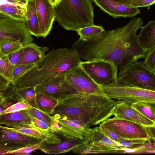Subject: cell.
Masks as SVG:
<instances>
[{
    "instance_id": "1",
    "label": "cell",
    "mask_w": 155,
    "mask_h": 155,
    "mask_svg": "<svg viewBox=\"0 0 155 155\" xmlns=\"http://www.w3.org/2000/svg\"><path fill=\"white\" fill-rule=\"evenodd\" d=\"M141 17H134L124 26L103 31L95 39L89 41L78 39L72 48L84 60L104 59L114 62L118 70L139 59L147 53L139 45L137 31L143 27Z\"/></svg>"
},
{
    "instance_id": "2",
    "label": "cell",
    "mask_w": 155,
    "mask_h": 155,
    "mask_svg": "<svg viewBox=\"0 0 155 155\" xmlns=\"http://www.w3.org/2000/svg\"><path fill=\"white\" fill-rule=\"evenodd\" d=\"M122 101L110 98L103 92L71 94L58 101L51 115L80 119L90 126L99 125L114 116L117 105Z\"/></svg>"
},
{
    "instance_id": "3",
    "label": "cell",
    "mask_w": 155,
    "mask_h": 155,
    "mask_svg": "<svg viewBox=\"0 0 155 155\" xmlns=\"http://www.w3.org/2000/svg\"><path fill=\"white\" fill-rule=\"evenodd\" d=\"M81 61L78 53L72 48L52 49L12 84L19 89L35 87L49 78L65 74Z\"/></svg>"
},
{
    "instance_id": "4",
    "label": "cell",
    "mask_w": 155,
    "mask_h": 155,
    "mask_svg": "<svg viewBox=\"0 0 155 155\" xmlns=\"http://www.w3.org/2000/svg\"><path fill=\"white\" fill-rule=\"evenodd\" d=\"M92 0H61L54 7L55 20L65 29L77 32L94 25Z\"/></svg>"
},
{
    "instance_id": "5",
    "label": "cell",
    "mask_w": 155,
    "mask_h": 155,
    "mask_svg": "<svg viewBox=\"0 0 155 155\" xmlns=\"http://www.w3.org/2000/svg\"><path fill=\"white\" fill-rule=\"evenodd\" d=\"M117 83L155 91V72L137 61L119 70Z\"/></svg>"
},
{
    "instance_id": "6",
    "label": "cell",
    "mask_w": 155,
    "mask_h": 155,
    "mask_svg": "<svg viewBox=\"0 0 155 155\" xmlns=\"http://www.w3.org/2000/svg\"><path fill=\"white\" fill-rule=\"evenodd\" d=\"M124 147L104 134L97 126L92 129L86 140L72 152L78 154H123Z\"/></svg>"
},
{
    "instance_id": "7",
    "label": "cell",
    "mask_w": 155,
    "mask_h": 155,
    "mask_svg": "<svg viewBox=\"0 0 155 155\" xmlns=\"http://www.w3.org/2000/svg\"><path fill=\"white\" fill-rule=\"evenodd\" d=\"M105 94L110 98L124 101L131 104H147L155 109V91L130 86L118 83L101 86Z\"/></svg>"
},
{
    "instance_id": "8",
    "label": "cell",
    "mask_w": 155,
    "mask_h": 155,
    "mask_svg": "<svg viewBox=\"0 0 155 155\" xmlns=\"http://www.w3.org/2000/svg\"><path fill=\"white\" fill-rule=\"evenodd\" d=\"M83 69L97 84L101 86L117 83L119 70L113 62L104 59L81 61Z\"/></svg>"
},
{
    "instance_id": "9",
    "label": "cell",
    "mask_w": 155,
    "mask_h": 155,
    "mask_svg": "<svg viewBox=\"0 0 155 155\" xmlns=\"http://www.w3.org/2000/svg\"><path fill=\"white\" fill-rule=\"evenodd\" d=\"M0 43L18 42L23 46L34 40L25 22L15 20L0 13Z\"/></svg>"
},
{
    "instance_id": "10",
    "label": "cell",
    "mask_w": 155,
    "mask_h": 155,
    "mask_svg": "<svg viewBox=\"0 0 155 155\" xmlns=\"http://www.w3.org/2000/svg\"><path fill=\"white\" fill-rule=\"evenodd\" d=\"M100 124L126 139H143L148 142L151 140L146 127L133 121L114 116Z\"/></svg>"
},
{
    "instance_id": "11",
    "label": "cell",
    "mask_w": 155,
    "mask_h": 155,
    "mask_svg": "<svg viewBox=\"0 0 155 155\" xmlns=\"http://www.w3.org/2000/svg\"><path fill=\"white\" fill-rule=\"evenodd\" d=\"M44 139L24 134L0 125V154L6 155L11 151L33 145Z\"/></svg>"
},
{
    "instance_id": "12",
    "label": "cell",
    "mask_w": 155,
    "mask_h": 155,
    "mask_svg": "<svg viewBox=\"0 0 155 155\" xmlns=\"http://www.w3.org/2000/svg\"><path fill=\"white\" fill-rule=\"evenodd\" d=\"M52 117L53 122L50 127L51 131L65 139L84 141L92 129L89 125L82 126L62 117Z\"/></svg>"
},
{
    "instance_id": "13",
    "label": "cell",
    "mask_w": 155,
    "mask_h": 155,
    "mask_svg": "<svg viewBox=\"0 0 155 155\" xmlns=\"http://www.w3.org/2000/svg\"><path fill=\"white\" fill-rule=\"evenodd\" d=\"M66 83L78 93L103 92L101 86L95 82L80 64L64 74Z\"/></svg>"
},
{
    "instance_id": "14",
    "label": "cell",
    "mask_w": 155,
    "mask_h": 155,
    "mask_svg": "<svg viewBox=\"0 0 155 155\" xmlns=\"http://www.w3.org/2000/svg\"><path fill=\"white\" fill-rule=\"evenodd\" d=\"M64 75L49 78L35 87L36 94L42 93L58 101L68 94L78 93L66 83Z\"/></svg>"
},
{
    "instance_id": "15",
    "label": "cell",
    "mask_w": 155,
    "mask_h": 155,
    "mask_svg": "<svg viewBox=\"0 0 155 155\" xmlns=\"http://www.w3.org/2000/svg\"><path fill=\"white\" fill-rule=\"evenodd\" d=\"M38 21L40 37H46L55 20L54 7L49 0H34Z\"/></svg>"
},
{
    "instance_id": "16",
    "label": "cell",
    "mask_w": 155,
    "mask_h": 155,
    "mask_svg": "<svg viewBox=\"0 0 155 155\" xmlns=\"http://www.w3.org/2000/svg\"><path fill=\"white\" fill-rule=\"evenodd\" d=\"M102 10L114 18L132 17L140 12L138 8L128 6L114 0H92Z\"/></svg>"
},
{
    "instance_id": "17",
    "label": "cell",
    "mask_w": 155,
    "mask_h": 155,
    "mask_svg": "<svg viewBox=\"0 0 155 155\" xmlns=\"http://www.w3.org/2000/svg\"><path fill=\"white\" fill-rule=\"evenodd\" d=\"M114 116L133 121L145 127L155 125V123L143 115L131 105L122 100L116 107Z\"/></svg>"
},
{
    "instance_id": "18",
    "label": "cell",
    "mask_w": 155,
    "mask_h": 155,
    "mask_svg": "<svg viewBox=\"0 0 155 155\" xmlns=\"http://www.w3.org/2000/svg\"><path fill=\"white\" fill-rule=\"evenodd\" d=\"M23 52L17 65L36 63L45 56L49 49L47 47H40L32 42L23 46Z\"/></svg>"
},
{
    "instance_id": "19",
    "label": "cell",
    "mask_w": 155,
    "mask_h": 155,
    "mask_svg": "<svg viewBox=\"0 0 155 155\" xmlns=\"http://www.w3.org/2000/svg\"><path fill=\"white\" fill-rule=\"evenodd\" d=\"M137 37L140 46L147 54L155 46V20L150 21L141 28Z\"/></svg>"
},
{
    "instance_id": "20",
    "label": "cell",
    "mask_w": 155,
    "mask_h": 155,
    "mask_svg": "<svg viewBox=\"0 0 155 155\" xmlns=\"http://www.w3.org/2000/svg\"><path fill=\"white\" fill-rule=\"evenodd\" d=\"M7 2L0 4V13L17 21L25 22L28 3L21 4Z\"/></svg>"
},
{
    "instance_id": "21",
    "label": "cell",
    "mask_w": 155,
    "mask_h": 155,
    "mask_svg": "<svg viewBox=\"0 0 155 155\" xmlns=\"http://www.w3.org/2000/svg\"><path fill=\"white\" fill-rule=\"evenodd\" d=\"M82 141L65 139L61 142L52 144H47L45 142L39 149L43 153L49 154H59L72 151Z\"/></svg>"
},
{
    "instance_id": "22",
    "label": "cell",
    "mask_w": 155,
    "mask_h": 155,
    "mask_svg": "<svg viewBox=\"0 0 155 155\" xmlns=\"http://www.w3.org/2000/svg\"><path fill=\"white\" fill-rule=\"evenodd\" d=\"M0 124H21L34 126L32 117L26 110L0 115Z\"/></svg>"
},
{
    "instance_id": "23",
    "label": "cell",
    "mask_w": 155,
    "mask_h": 155,
    "mask_svg": "<svg viewBox=\"0 0 155 155\" xmlns=\"http://www.w3.org/2000/svg\"><path fill=\"white\" fill-rule=\"evenodd\" d=\"M27 21L25 23L30 34L37 37H40L38 21L34 0H29L27 5Z\"/></svg>"
},
{
    "instance_id": "24",
    "label": "cell",
    "mask_w": 155,
    "mask_h": 155,
    "mask_svg": "<svg viewBox=\"0 0 155 155\" xmlns=\"http://www.w3.org/2000/svg\"><path fill=\"white\" fill-rule=\"evenodd\" d=\"M36 101L38 109L51 115L57 106L58 101L44 94L38 93Z\"/></svg>"
},
{
    "instance_id": "25",
    "label": "cell",
    "mask_w": 155,
    "mask_h": 155,
    "mask_svg": "<svg viewBox=\"0 0 155 155\" xmlns=\"http://www.w3.org/2000/svg\"><path fill=\"white\" fill-rule=\"evenodd\" d=\"M105 30L103 27L94 25L82 28L77 32L79 39L84 41L93 40L99 36Z\"/></svg>"
},
{
    "instance_id": "26",
    "label": "cell",
    "mask_w": 155,
    "mask_h": 155,
    "mask_svg": "<svg viewBox=\"0 0 155 155\" xmlns=\"http://www.w3.org/2000/svg\"><path fill=\"white\" fill-rule=\"evenodd\" d=\"M0 125L5 128L24 134L42 139L45 138V136L33 126L21 124Z\"/></svg>"
},
{
    "instance_id": "27",
    "label": "cell",
    "mask_w": 155,
    "mask_h": 155,
    "mask_svg": "<svg viewBox=\"0 0 155 155\" xmlns=\"http://www.w3.org/2000/svg\"><path fill=\"white\" fill-rule=\"evenodd\" d=\"M8 56L0 54V75L11 82L14 68Z\"/></svg>"
},
{
    "instance_id": "28",
    "label": "cell",
    "mask_w": 155,
    "mask_h": 155,
    "mask_svg": "<svg viewBox=\"0 0 155 155\" xmlns=\"http://www.w3.org/2000/svg\"><path fill=\"white\" fill-rule=\"evenodd\" d=\"M17 88L24 102L31 107L38 109L36 101V92L35 87L22 89Z\"/></svg>"
},
{
    "instance_id": "29",
    "label": "cell",
    "mask_w": 155,
    "mask_h": 155,
    "mask_svg": "<svg viewBox=\"0 0 155 155\" xmlns=\"http://www.w3.org/2000/svg\"><path fill=\"white\" fill-rule=\"evenodd\" d=\"M130 104L143 115L155 123V109L153 107L143 102H136Z\"/></svg>"
},
{
    "instance_id": "30",
    "label": "cell",
    "mask_w": 155,
    "mask_h": 155,
    "mask_svg": "<svg viewBox=\"0 0 155 155\" xmlns=\"http://www.w3.org/2000/svg\"><path fill=\"white\" fill-rule=\"evenodd\" d=\"M23 46L20 43L11 41L0 43V54L8 56L21 49Z\"/></svg>"
},
{
    "instance_id": "31",
    "label": "cell",
    "mask_w": 155,
    "mask_h": 155,
    "mask_svg": "<svg viewBox=\"0 0 155 155\" xmlns=\"http://www.w3.org/2000/svg\"><path fill=\"white\" fill-rule=\"evenodd\" d=\"M36 63L17 65L14 67L11 81L12 84L31 69Z\"/></svg>"
},
{
    "instance_id": "32",
    "label": "cell",
    "mask_w": 155,
    "mask_h": 155,
    "mask_svg": "<svg viewBox=\"0 0 155 155\" xmlns=\"http://www.w3.org/2000/svg\"><path fill=\"white\" fill-rule=\"evenodd\" d=\"M26 110L31 116L45 121L50 127L52 124L53 118L51 115L32 107L29 110Z\"/></svg>"
},
{
    "instance_id": "33",
    "label": "cell",
    "mask_w": 155,
    "mask_h": 155,
    "mask_svg": "<svg viewBox=\"0 0 155 155\" xmlns=\"http://www.w3.org/2000/svg\"><path fill=\"white\" fill-rule=\"evenodd\" d=\"M45 138L44 140L36 144L30 146L20 148L8 153L7 155H29L37 150H39L43 146L45 140Z\"/></svg>"
},
{
    "instance_id": "34",
    "label": "cell",
    "mask_w": 155,
    "mask_h": 155,
    "mask_svg": "<svg viewBox=\"0 0 155 155\" xmlns=\"http://www.w3.org/2000/svg\"><path fill=\"white\" fill-rule=\"evenodd\" d=\"M31 107L25 102L16 103L0 113V115L18 112L22 110H28Z\"/></svg>"
},
{
    "instance_id": "35",
    "label": "cell",
    "mask_w": 155,
    "mask_h": 155,
    "mask_svg": "<svg viewBox=\"0 0 155 155\" xmlns=\"http://www.w3.org/2000/svg\"><path fill=\"white\" fill-rule=\"evenodd\" d=\"M121 3L128 6L138 8L149 6L155 3V0H126Z\"/></svg>"
},
{
    "instance_id": "36",
    "label": "cell",
    "mask_w": 155,
    "mask_h": 155,
    "mask_svg": "<svg viewBox=\"0 0 155 155\" xmlns=\"http://www.w3.org/2000/svg\"><path fill=\"white\" fill-rule=\"evenodd\" d=\"M143 62L148 68L155 72V46L147 53Z\"/></svg>"
},
{
    "instance_id": "37",
    "label": "cell",
    "mask_w": 155,
    "mask_h": 155,
    "mask_svg": "<svg viewBox=\"0 0 155 155\" xmlns=\"http://www.w3.org/2000/svg\"><path fill=\"white\" fill-rule=\"evenodd\" d=\"M99 126L101 130L104 134L115 142L119 143L122 141L127 139L121 137L103 125L99 124Z\"/></svg>"
},
{
    "instance_id": "38",
    "label": "cell",
    "mask_w": 155,
    "mask_h": 155,
    "mask_svg": "<svg viewBox=\"0 0 155 155\" xmlns=\"http://www.w3.org/2000/svg\"><path fill=\"white\" fill-rule=\"evenodd\" d=\"M147 140L143 139H134L125 140L119 142L121 146L127 148H134L136 145H142L145 143Z\"/></svg>"
},
{
    "instance_id": "39",
    "label": "cell",
    "mask_w": 155,
    "mask_h": 155,
    "mask_svg": "<svg viewBox=\"0 0 155 155\" xmlns=\"http://www.w3.org/2000/svg\"><path fill=\"white\" fill-rule=\"evenodd\" d=\"M23 48L8 56L9 61L14 66L17 65L21 57L23 51Z\"/></svg>"
},
{
    "instance_id": "40",
    "label": "cell",
    "mask_w": 155,
    "mask_h": 155,
    "mask_svg": "<svg viewBox=\"0 0 155 155\" xmlns=\"http://www.w3.org/2000/svg\"><path fill=\"white\" fill-rule=\"evenodd\" d=\"M146 127L151 140L155 142V125Z\"/></svg>"
},
{
    "instance_id": "41",
    "label": "cell",
    "mask_w": 155,
    "mask_h": 155,
    "mask_svg": "<svg viewBox=\"0 0 155 155\" xmlns=\"http://www.w3.org/2000/svg\"><path fill=\"white\" fill-rule=\"evenodd\" d=\"M11 84L10 81L0 75V89L6 87Z\"/></svg>"
},
{
    "instance_id": "42",
    "label": "cell",
    "mask_w": 155,
    "mask_h": 155,
    "mask_svg": "<svg viewBox=\"0 0 155 155\" xmlns=\"http://www.w3.org/2000/svg\"><path fill=\"white\" fill-rule=\"evenodd\" d=\"M7 1L21 4H27L29 0H6Z\"/></svg>"
},
{
    "instance_id": "43",
    "label": "cell",
    "mask_w": 155,
    "mask_h": 155,
    "mask_svg": "<svg viewBox=\"0 0 155 155\" xmlns=\"http://www.w3.org/2000/svg\"><path fill=\"white\" fill-rule=\"evenodd\" d=\"M54 7H56L60 2L61 0H49Z\"/></svg>"
},
{
    "instance_id": "44",
    "label": "cell",
    "mask_w": 155,
    "mask_h": 155,
    "mask_svg": "<svg viewBox=\"0 0 155 155\" xmlns=\"http://www.w3.org/2000/svg\"><path fill=\"white\" fill-rule=\"evenodd\" d=\"M114 0L117 2L121 3L123 2L124 1H125L126 0Z\"/></svg>"
}]
</instances>
